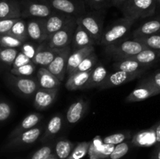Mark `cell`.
Returning <instances> with one entry per match:
<instances>
[{"instance_id": "6da1fadb", "label": "cell", "mask_w": 160, "mask_h": 159, "mask_svg": "<svg viewBox=\"0 0 160 159\" xmlns=\"http://www.w3.org/2000/svg\"><path fill=\"white\" fill-rule=\"evenodd\" d=\"M4 79L12 91L23 98H32L39 88L38 80L31 76H16L9 72L6 73Z\"/></svg>"}, {"instance_id": "7a4b0ae2", "label": "cell", "mask_w": 160, "mask_h": 159, "mask_svg": "<svg viewBox=\"0 0 160 159\" xmlns=\"http://www.w3.org/2000/svg\"><path fill=\"white\" fill-rule=\"evenodd\" d=\"M156 9L155 0H128L120 8L124 17L134 20L152 16Z\"/></svg>"}, {"instance_id": "3957f363", "label": "cell", "mask_w": 160, "mask_h": 159, "mask_svg": "<svg viewBox=\"0 0 160 159\" xmlns=\"http://www.w3.org/2000/svg\"><path fill=\"white\" fill-rule=\"evenodd\" d=\"M77 24L81 25L88 32L95 41V45H100L103 34V17L98 12H84L76 17Z\"/></svg>"}, {"instance_id": "277c9868", "label": "cell", "mask_w": 160, "mask_h": 159, "mask_svg": "<svg viewBox=\"0 0 160 159\" xmlns=\"http://www.w3.org/2000/svg\"><path fill=\"white\" fill-rule=\"evenodd\" d=\"M135 21L136 20L127 17H123L115 21L109 27L103 31L100 45L107 46L120 41V39L128 34Z\"/></svg>"}, {"instance_id": "5b68a950", "label": "cell", "mask_w": 160, "mask_h": 159, "mask_svg": "<svg viewBox=\"0 0 160 159\" xmlns=\"http://www.w3.org/2000/svg\"><path fill=\"white\" fill-rule=\"evenodd\" d=\"M147 48L143 44L136 39L119 41L116 43L106 46V51L115 59L130 58L135 55L142 50Z\"/></svg>"}, {"instance_id": "8992f818", "label": "cell", "mask_w": 160, "mask_h": 159, "mask_svg": "<svg viewBox=\"0 0 160 159\" xmlns=\"http://www.w3.org/2000/svg\"><path fill=\"white\" fill-rule=\"evenodd\" d=\"M21 18H41L49 17L54 9L48 0H20Z\"/></svg>"}, {"instance_id": "52a82bcc", "label": "cell", "mask_w": 160, "mask_h": 159, "mask_svg": "<svg viewBox=\"0 0 160 159\" xmlns=\"http://www.w3.org/2000/svg\"><path fill=\"white\" fill-rule=\"evenodd\" d=\"M76 26V17H73L62 29L53 34L48 39L47 41H48V45L52 48L58 50V51H60L70 46L72 42Z\"/></svg>"}, {"instance_id": "ba28073f", "label": "cell", "mask_w": 160, "mask_h": 159, "mask_svg": "<svg viewBox=\"0 0 160 159\" xmlns=\"http://www.w3.org/2000/svg\"><path fill=\"white\" fill-rule=\"evenodd\" d=\"M42 129H43V127L42 126H36L32 129H28L12 138L9 139L7 143L5 146V149H17V148L33 144L41 137Z\"/></svg>"}, {"instance_id": "9c48e42d", "label": "cell", "mask_w": 160, "mask_h": 159, "mask_svg": "<svg viewBox=\"0 0 160 159\" xmlns=\"http://www.w3.org/2000/svg\"><path fill=\"white\" fill-rule=\"evenodd\" d=\"M54 10L69 16L78 17L85 12V3L83 0H48Z\"/></svg>"}, {"instance_id": "30bf717a", "label": "cell", "mask_w": 160, "mask_h": 159, "mask_svg": "<svg viewBox=\"0 0 160 159\" xmlns=\"http://www.w3.org/2000/svg\"><path fill=\"white\" fill-rule=\"evenodd\" d=\"M144 73H127V72L116 70L113 73H108L106 79L98 86V89L106 90V89L123 85L126 83L141 77Z\"/></svg>"}, {"instance_id": "8fae6325", "label": "cell", "mask_w": 160, "mask_h": 159, "mask_svg": "<svg viewBox=\"0 0 160 159\" xmlns=\"http://www.w3.org/2000/svg\"><path fill=\"white\" fill-rule=\"evenodd\" d=\"M71 52L70 46L67 47L63 49L60 50L58 52L57 55L55 57L52 62L46 67L47 70L52 73L59 81L62 82L67 74V60Z\"/></svg>"}, {"instance_id": "7c38bea8", "label": "cell", "mask_w": 160, "mask_h": 159, "mask_svg": "<svg viewBox=\"0 0 160 159\" xmlns=\"http://www.w3.org/2000/svg\"><path fill=\"white\" fill-rule=\"evenodd\" d=\"M72 17H73L72 16H69L67 14L54 10V12L49 17L44 19L45 30L48 39L53 34L62 29Z\"/></svg>"}, {"instance_id": "4fadbf2b", "label": "cell", "mask_w": 160, "mask_h": 159, "mask_svg": "<svg viewBox=\"0 0 160 159\" xmlns=\"http://www.w3.org/2000/svg\"><path fill=\"white\" fill-rule=\"evenodd\" d=\"M59 51L52 48L48 45V41H43L38 46L37 51L32 59V62L36 65L46 68L57 55Z\"/></svg>"}, {"instance_id": "5bb4252c", "label": "cell", "mask_w": 160, "mask_h": 159, "mask_svg": "<svg viewBox=\"0 0 160 159\" xmlns=\"http://www.w3.org/2000/svg\"><path fill=\"white\" fill-rule=\"evenodd\" d=\"M27 31L28 38L33 42L40 44L48 40L45 30L44 19L31 18L27 22Z\"/></svg>"}, {"instance_id": "9a60e30c", "label": "cell", "mask_w": 160, "mask_h": 159, "mask_svg": "<svg viewBox=\"0 0 160 159\" xmlns=\"http://www.w3.org/2000/svg\"><path fill=\"white\" fill-rule=\"evenodd\" d=\"M59 88L45 89L39 87L34 97V106L38 110H45L49 108L56 100Z\"/></svg>"}, {"instance_id": "2e32d148", "label": "cell", "mask_w": 160, "mask_h": 159, "mask_svg": "<svg viewBox=\"0 0 160 159\" xmlns=\"http://www.w3.org/2000/svg\"><path fill=\"white\" fill-rule=\"evenodd\" d=\"M160 91L152 86L145 83L140 82L138 87L133 90L125 98L127 102H138L145 101L152 96L159 94Z\"/></svg>"}, {"instance_id": "e0dca14e", "label": "cell", "mask_w": 160, "mask_h": 159, "mask_svg": "<svg viewBox=\"0 0 160 159\" xmlns=\"http://www.w3.org/2000/svg\"><path fill=\"white\" fill-rule=\"evenodd\" d=\"M113 67L116 70L127 72V73H145L152 65L142 64L131 58L115 59Z\"/></svg>"}, {"instance_id": "ac0fdd59", "label": "cell", "mask_w": 160, "mask_h": 159, "mask_svg": "<svg viewBox=\"0 0 160 159\" xmlns=\"http://www.w3.org/2000/svg\"><path fill=\"white\" fill-rule=\"evenodd\" d=\"M21 18L20 2L17 0H0V20Z\"/></svg>"}, {"instance_id": "d6986e66", "label": "cell", "mask_w": 160, "mask_h": 159, "mask_svg": "<svg viewBox=\"0 0 160 159\" xmlns=\"http://www.w3.org/2000/svg\"><path fill=\"white\" fill-rule=\"evenodd\" d=\"M94 51H95L94 46H88L78 50H73V52H70L68 57V60H67V74L68 76L71 75L76 70L77 67L78 66V65L81 63V61L86 56H88Z\"/></svg>"}, {"instance_id": "ffe728a7", "label": "cell", "mask_w": 160, "mask_h": 159, "mask_svg": "<svg viewBox=\"0 0 160 159\" xmlns=\"http://www.w3.org/2000/svg\"><path fill=\"white\" fill-rule=\"evenodd\" d=\"M88 103L83 99H78L72 103L67 112L66 118L70 124H76L84 117L87 112Z\"/></svg>"}, {"instance_id": "44dd1931", "label": "cell", "mask_w": 160, "mask_h": 159, "mask_svg": "<svg viewBox=\"0 0 160 159\" xmlns=\"http://www.w3.org/2000/svg\"><path fill=\"white\" fill-rule=\"evenodd\" d=\"M71 43L73 50H78L88 46H94L95 45V41L91 37L88 32L79 24H77L75 28Z\"/></svg>"}, {"instance_id": "7402d4cb", "label": "cell", "mask_w": 160, "mask_h": 159, "mask_svg": "<svg viewBox=\"0 0 160 159\" xmlns=\"http://www.w3.org/2000/svg\"><path fill=\"white\" fill-rule=\"evenodd\" d=\"M42 115L39 113H36V112L28 115L20 123H19L18 126H17L14 128L13 130H12V132H10V134L9 135L8 139L12 138V137H16V136L21 133V132H25V131L32 129L34 126H38L39 122L42 119Z\"/></svg>"}, {"instance_id": "603a6c76", "label": "cell", "mask_w": 160, "mask_h": 159, "mask_svg": "<svg viewBox=\"0 0 160 159\" xmlns=\"http://www.w3.org/2000/svg\"><path fill=\"white\" fill-rule=\"evenodd\" d=\"M37 76L38 83L41 88H59L61 81H59L52 73H50L45 67H40L38 69Z\"/></svg>"}, {"instance_id": "cb8c5ba5", "label": "cell", "mask_w": 160, "mask_h": 159, "mask_svg": "<svg viewBox=\"0 0 160 159\" xmlns=\"http://www.w3.org/2000/svg\"><path fill=\"white\" fill-rule=\"evenodd\" d=\"M92 70L85 72L73 73L68 76V80L66 83V88L69 90H83L85 84H87Z\"/></svg>"}, {"instance_id": "d4e9b609", "label": "cell", "mask_w": 160, "mask_h": 159, "mask_svg": "<svg viewBox=\"0 0 160 159\" xmlns=\"http://www.w3.org/2000/svg\"><path fill=\"white\" fill-rule=\"evenodd\" d=\"M160 33V17L148 20L139 26L133 33L134 38L147 37Z\"/></svg>"}, {"instance_id": "484cf974", "label": "cell", "mask_w": 160, "mask_h": 159, "mask_svg": "<svg viewBox=\"0 0 160 159\" xmlns=\"http://www.w3.org/2000/svg\"><path fill=\"white\" fill-rule=\"evenodd\" d=\"M108 71L106 67L102 63H97L95 66L92 69L89 79L87 84L84 87V89H91L96 87L100 85L103 82L108 75Z\"/></svg>"}, {"instance_id": "4316f807", "label": "cell", "mask_w": 160, "mask_h": 159, "mask_svg": "<svg viewBox=\"0 0 160 159\" xmlns=\"http://www.w3.org/2000/svg\"><path fill=\"white\" fill-rule=\"evenodd\" d=\"M62 115L61 114H56L53 115L48 121L46 127L45 128V132H44L43 137L42 139V141H47L57 135L59 131L62 129Z\"/></svg>"}, {"instance_id": "83f0119b", "label": "cell", "mask_w": 160, "mask_h": 159, "mask_svg": "<svg viewBox=\"0 0 160 159\" xmlns=\"http://www.w3.org/2000/svg\"><path fill=\"white\" fill-rule=\"evenodd\" d=\"M130 58L142 64L153 65V64L160 61V50L145 48L137 55Z\"/></svg>"}, {"instance_id": "f1b7e54d", "label": "cell", "mask_w": 160, "mask_h": 159, "mask_svg": "<svg viewBox=\"0 0 160 159\" xmlns=\"http://www.w3.org/2000/svg\"><path fill=\"white\" fill-rule=\"evenodd\" d=\"M132 144L135 146H150V145L156 143L155 133L153 127L148 129L142 130L136 133L131 140Z\"/></svg>"}, {"instance_id": "f546056e", "label": "cell", "mask_w": 160, "mask_h": 159, "mask_svg": "<svg viewBox=\"0 0 160 159\" xmlns=\"http://www.w3.org/2000/svg\"><path fill=\"white\" fill-rule=\"evenodd\" d=\"M74 147V144L67 139H60L55 146V155L58 159H67Z\"/></svg>"}, {"instance_id": "4dcf8cb0", "label": "cell", "mask_w": 160, "mask_h": 159, "mask_svg": "<svg viewBox=\"0 0 160 159\" xmlns=\"http://www.w3.org/2000/svg\"><path fill=\"white\" fill-rule=\"evenodd\" d=\"M7 34H11L17 38L20 39L23 41H27L28 39V31H27V22L22 18L17 19L11 27L10 31Z\"/></svg>"}, {"instance_id": "1f68e13d", "label": "cell", "mask_w": 160, "mask_h": 159, "mask_svg": "<svg viewBox=\"0 0 160 159\" xmlns=\"http://www.w3.org/2000/svg\"><path fill=\"white\" fill-rule=\"evenodd\" d=\"M20 49L0 46V63L12 66Z\"/></svg>"}, {"instance_id": "d6a6232c", "label": "cell", "mask_w": 160, "mask_h": 159, "mask_svg": "<svg viewBox=\"0 0 160 159\" xmlns=\"http://www.w3.org/2000/svg\"><path fill=\"white\" fill-rule=\"evenodd\" d=\"M98 63V57H97L95 52L91 53L90 55H88V56H86L82 61H81V63L78 65V66L77 67L76 70H74L73 73H79V72H85L88 70H92L94 67L95 66V65Z\"/></svg>"}, {"instance_id": "836d02e7", "label": "cell", "mask_w": 160, "mask_h": 159, "mask_svg": "<svg viewBox=\"0 0 160 159\" xmlns=\"http://www.w3.org/2000/svg\"><path fill=\"white\" fill-rule=\"evenodd\" d=\"M131 137V132L130 131H124L121 132L111 134L103 138L102 143L105 144L117 145L126 141Z\"/></svg>"}, {"instance_id": "e575fe53", "label": "cell", "mask_w": 160, "mask_h": 159, "mask_svg": "<svg viewBox=\"0 0 160 159\" xmlns=\"http://www.w3.org/2000/svg\"><path fill=\"white\" fill-rule=\"evenodd\" d=\"M143 44L147 48L153 50H160V33L147 36V37L134 38Z\"/></svg>"}, {"instance_id": "d590c367", "label": "cell", "mask_w": 160, "mask_h": 159, "mask_svg": "<svg viewBox=\"0 0 160 159\" xmlns=\"http://www.w3.org/2000/svg\"><path fill=\"white\" fill-rule=\"evenodd\" d=\"M131 144H132L131 141L127 140V141L123 142V143L115 145L113 151H112V153L108 157L109 159H120L121 157H123L130 151Z\"/></svg>"}, {"instance_id": "8d00e7d4", "label": "cell", "mask_w": 160, "mask_h": 159, "mask_svg": "<svg viewBox=\"0 0 160 159\" xmlns=\"http://www.w3.org/2000/svg\"><path fill=\"white\" fill-rule=\"evenodd\" d=\"M24 42L25 41H23L9 34H6L0 36V46L20 49V47L23 45Z\"/></svg>"}, {"instance_id": "74e56055", "label": "cell", "mask_w": 160, "mask_h": 159, "mask_svg": "<svg viewBox=\"0 0 160 159\" xmlns=\"http://www.w3.org/2000/svg\"><path fill=\"white\" fill-rule=\"evenodd\" d=\"M90 143L91 142L88 141H84L78 143L76 147H73L70 156L67 159H82L88 153Z\"/></svg>"}, {"instance_id": "f35d334b", "label": "cell", "mask_w": 160, "mask_h": 159, "mask_svg": "<svg viewBox=\"0 0 160 159\" xmlns=\"http://www.w3.org/2000/svg\"><path fill=\"white\" fill-rule=\"evenodd\" d=\"M37 65L33 62L25 64L17 68H11L10 73L16 76H31L34 73Z\"/></svg>"}, {"instance_id": "ab89813d", "label": "cell", "mask_w": 160, "mask_h": 159, "mask_svg": "<svg viewBox=\"0 0 160 159\" xmlns=\"http://www.w3.org/2000/svg\"><path fill=\"white\" fill-rule=\"evenodd\" d=\"M12 104L6 100L0 99V123L7 121L12 115Z\"/></svg>"}, {"instance_id": "60d3db41", "label": "cell", "mask_w": 160, "mask_h": 159, "mask_svg": "<svg viewBox=\"0 0 160 159\" xmlns=\"http://www.w3.org/2000/svg\"><path fill=\"white\" fill-rule=\"evenodd\" d=\"M141 82L148 84L160 91V70L144 78Z\"/></svg>"}, {"instance_id": "b9f144b4", "label": "cell", "mask_w": 160, "mask_h": 159, "mask_svg": "<svg viewBox=\"0 0 160 159\" xmlns=\"http://www.w3.org/2000/svg\"><path fill=\"white\" fill-rule=\"evenodd\" d=\"M52 148L51 145H45L37 150L32 154L31 159H46L50 154H52Z\"/></svg>"}, {"instance_id": "7bdbcfd3", "label": "cell", "mask_w": 160, "mask_h": 159, "mask_svg": "<svg viewBox=\"0 0 160 159\" xmlns=\"http://www.w3.org/2000/svg\"><path fill=\"white\" fill-rule=\"evenodd\" d=\"M39 44H36V45H34L32 43H28L27 41H25L24 43L23 44L21 47L20 48V51L21 52H23V54L26 55L28 57H29L30 59L32 60L33 57H34V54H35L36 51H37L38 46Z\"/></svg>"}, {"instance_id": "ee69618b", "label": "cell", "mask_w": 160, "mask_h": 159, "mask_svg": "<svg viewBox=\"0 0 160 159\" xmlns=\"http://www.w3.org/2000/svg\"><path fill=\"white\" fill-rule=\"evenodd\" d=\"M84 2L96 10H101L111 5V0H84Z\"/></svg>"}, {"instance_id": "f6af8a7d", "label": "cell", "mask_w": 160, "mask_h": 159, "mask_svg": "<svg viewBox=\"0 0 160 159\" xmlns=\"http://www.w3.org/2000/svg\"><path fill=\"white\" fill-rule=\"evenodd\" d=\"M31 62H32V60L29 57H28L26 55H24L20 51H19V53L17 54V57H16L13 63H12V68H17V67L21 66V65L30 63Z\"/></svg>"}, {"instance_id": "bcb514c9", "label": "cell", "mask_w": 160, "mask_h": 159, "mask_svg": "<svg viewBox=\"0 0 160 159\" xmlns=\"http://www.w3.org/2000/svg\"><path fill=\"white\" fill-rule=\"evenodd\" d=\"M17 19L12 20H0V36L6 34L10 31L11 27L14 24Z\"/></svg>"}, {"instance_id": "7dc6e473", "label": "cell", "mask_w": 160, "mask_h": 159, "mask_svg": "<svg viewBox=\"0 0 160 159\" xmlns=\"http://www.w3.org/2000/svg\"><path fill=\"white\" fill-rule=\"evenodd\" d=\"M153 127L155 133V139H156V147L160 145V122L156 123Z\"/></svg>"}, {"instance_id": "c3c4849f", "label": "cell", "mask_w": 160, "mask_h": 159, "mask_svg": "<svg viewBox=\"0 0 160 159\" xmlns=\"http://www.w3.org/2000/svg\"><path fill=\"white\" fill-rule=\"evenodd\" d=\"M128 0H111V4L114 6H117L118 8H121L123 5Z\"/></svg>"}, {"instance_id": "681fc988", "label": "cell", "mask_w": 160, "mask_h": 159, "mask_svg": "<svg viewBox=\"0 0 160 159\" xmlns=\"http://www.w3.org/2000/svg\"><path fill=\"white\" fill-rule=\"evenodd\" d=\"M151 159H160V145L159 146L156 147V151L154 152V154H153Z\"/></svg>"}, {"instance_id": "f907efd6", "label": "cell", "mask_w": 160, "mask_h": 159, "mask_svg": "<svg viewBox=\"0 0 160 159\" xmlns=\"http://www.w3.org/2000/svg\"><path fill=\"white\" fill-rule=\"evenodd\" d=\"M46 159H58V158H57V157H56V156L55 155V154H51L49 156H48V157H47Z\"/></svg>"}, {"instance_id": "816d5d0a", "label": "cell", "mask_w": 160, "mask_h": 159, "mask_svg": "<svg viewBox=\"0 0 160 159\" xmlns=\"http://www.w3.org/2000/svg\"><path fill=\"white\" fill-rule=\"evenodd\" d=\"M155 1H156V2H160V0H155Z\"/></svg>"}, {"instance_id": "f5cc1de1", "label": "cell", "mask_w": 160, "mask_h": 159, "mask_svg": "<svg viewBox=\"0 0 160 159\" xmlns=\"http://www.w3.org/2000/svg\"><path fill=\"white\" fill-rule=\"evenodd\" d=\"M2 72V68H1V65H0V73H1Z\"/></svg>"}]
</instances>
